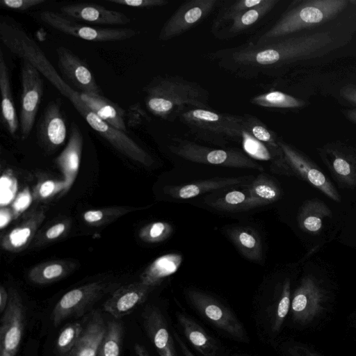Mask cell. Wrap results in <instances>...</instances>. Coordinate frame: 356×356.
I'll list each match as a JSON object with an SVG mask.
<instances>
[{"label":"cell","mask_w":356,"mask_h":356,"mask_svg":"<svg viewBox=\"0 0 356 356\" xmlns=\"http://www.w3.org/2000/svg\"><path fill=\"white\" fill-rule=\"evenodd\" d=\"M334 42L328 32L289 35L261 44H247L216 52L215 57L225 68L241 76L268 74L273 70L312 58Z\"/></svg>","instance_id":"1"},{"label":"cell","mask_w":356,"mask_h":356,"mask_svg":"<svg viewBox=\"0 0 356 356\" xmlns=\"http://www.w3.org/2000/svg\"><path fill=\"white\" fill-rule=\"evenodd\" d=\"M143 91L147 110L165 120L173 122L192 108L211 109L208 91L198 83L179 76H156Z\"/></svg>","instance_id":"2"},{"label":"cell","mask_w":356,"mask_h":356,"mask_svg":"<svg viewBox=\"0 0 356 356\" xmlns=\"http://www.w3.org/2000/svg\"><path fill=\"white\" fill-rule=\"evenodd\" d=\"M348 3L347 0L302 1L288 9L273 26L249 42L261 44L323 23L336 16Z\"/></svg>","instance_id":"3"},{"label":"cell","mask_w":356,"mask_h":356,"mask_svg":"<svg viewBox=\"0 0 356 356\" xmlns=\"http://www.w3.org/2000/svg\"><path fill=\"white\" fill-rule=\"evenodd\" d=\"M0 39L14 54L31 63L65 97L74 93L57 73L38 44L14 20L3 18L0 22Z\"/></svg>","instance_id":"4"},{"label":"cell","mask_w":356,"mask_h":356,"mask_svg":"<svg viewBox=\"0 0 356 356\" xmlns=\"http://www.w3.org/2000/svg\"><path fill=\"white\" fill-rule=\"evenodd\" d=\"M181 122L197 138L225 146L231 140H242L244 117L211 109L192 108L179 116Z\"/></svg>","instance_id":"5"},{"label":"cell","mask_w":356,"mask_h":356,"mask_svg":"<svg viewBox=\"0 0 356 356\" xmlns=\"http://www.w3.org/2000/svg\"><path fill=\"white\" fill-rule=\"evenodd\" d=\"M191 307L224 337L240 343L249 342L245 328L234 311L213 295L200 289L185 291Z\"/></svg>","instance_id":"6"},{"label":"cell","mask_w":356,"mask_h":356,"mask_svg":"<svg viewBox=\"0 0 356 356\" xmlns=\"http://www.w3.org/2000/svg\"><path fill=\"white\" fill-rule=\"evenodd\" d=\"M170 149L191 162L264 171L262 165L237 149H213L183 139L175 140Z\"/></svg>","instance_id":"7"},{"label":"cell","mask_w":356,"mask_h":356,"mask_svg":"<svg viewBox=\"0 0 356 356\" xmlns=\"http://www.w3.org/2000/svg\"><path fill=\"white\" fill-rule=\"evenodd\" d=\"M69 100L91 128L121 154L145 166L154 163L152 157L125 132L110 126L91 111L81 101L79 92L75 91Z\"/></svg>","instance_id":"8"},{"label":"cell","mask_w":356,"mask_h":356,"mask_svg":"<svg viewBox=\"0 0 356 356\" xmlns=\"http://www.w3.org/2000/svg\"><path fill=\"white\" fill-rule=\"evenodd\" d=\"M40 19L53 29L65 34L92 42H115L130 39L138 34L131 28H104L83 25L63 15L51 10H44Z\"/></svg>","instance_id":"9"},{"label":"cell","mask_w":356,"mask_h":356,"mask_svg":"<svg viewBox=\"0 0 356 356\" xmlns=\"http://www.w3.org/2000/svg\"><path fill=\"white\" fill-rule=\"evenodd\" d=\"M291 282L286 279L280 289L271 297L260 299L254 309V318L259 334L271 339L281 330L291 307Z\"/></svg>","instance_id":"10"},{"label":"cell","mask_w":356,"mask_h":356,"mask_svg":"<svg viewBox=\"0 0 356 356\" xmlns=\"http://www.w3.org/2000/svg\"><path fill=\"white\" fill-rule=\"evenodd\" d=\"M109 284L93 282L74 288L65 293L55 305L52 314L54 326L70 318L83 316L90 307L106 293Z\"/></svg>","instance_id":"11"},{"label":"cell","mask_w":356,"mask_h":356,"mask_svg":"<svg viewBox=\"0 0 356 356\" xmlns=\"http://www.w3.org/2000/svg\"><path fill=\"white\" fill-rule=\"evenodd\" d=\"M22 95L19 124L21 136L26 139L35 123L44 92L40 72L28 60L22 59L20 67Z\"/></svg>","instance_id":"12"},{"label":"cell","mask_w":356,"mask_h":356,"mask_svg":"<svg viewBox=\"0 0 356 356\" xmlns=\"http://www.w3.org/2000/svg\"><path fill=\"white\" fill-rule=\"evenodd\" d=\"M9 300L2 314L0 326V356H15L25 326V311L22 298L14 288L8 290Z\"/></svg>","instance_id":"13"},{"label":"cell","mask_w":356,"mask_h":356,"mask_svg":"<svg viewBox=\"0 0 356 356\" xmlns=\"http://www.w3.org/2000/svg\"><path fill=\"white\" fill-rule=\"evenodd\" d=\"M278 145L290 175L301 178L332 200L341 202V195L336 188L314 163L286 143L278 140Z\"/></svg>","instance_id":"14"},{"label":"cell","mask_w":356,"mask_h":356,"mask_svg":"<svg viewBox=\"0 0 356 356\" xmlns=\"http://www.w3.org/2000/svg\"><path fill=\"white\" fill-rule=\"evenodd\" d=\"M58 66L63 81L79 93L103 95L94 75L84 60L69 49L56 48Z\"/></svg>","instance_id":"15"},{"label":"cell","mask_w":356,"mask_h":356,"mask_svg":"<svg viewBox=\"0 0 356 356\" xmlns=\"http://www.w3.org/2000/svg\"><path fill=\"white\" fill-rule=\"evenodd\" d=\"M217 3V0H191L185 2L163 26L159 40L166 41L183 34L205 18Z\"/></svg>","instance_id":"16"},{"label":"cell","mask_w":356,"mask_h":356,"mask_svg":"<svg viewBox=\"0 0 356 356\" xmlns=\"http://www.w3.org/2000/svg\"><path fill=\"white\" fill-rule=\"evenodd\" d=\"M143 328L159 356H179L178 347L168 321L161 309L147 305L143 311Z\"/></svg>","instance_id":"17"},{"label":"cell","mask_w":356,"mask_h":356,"mask_svg":"<svg viewBox=\"0 0 356 356\" xmlns=\"http://www.w3.org/2000/svg\"><path fill=\"white\" fill-rule=\"evenodd\" d=\"M36 135L40 145L47 151H54L64 144L67 126L59 99L47 104L38 121Z\"/></svg>","instance_id":"18"},{"label":"cell","mask_w":356,"mask_h":356,"mask_svg":"<svg viewBox=\"0 0 356 356\" xmlns=\"http://www.w3.org/2000/svg\"><path fill=\"white\" fill-rule=\"evenodd\" d=\"M154 289L141 282L120 286L104 303V310L119 319L142 305Z\"/></svg>","instance_id":"19"},{"label":"cell","mask_w":356,"mask_h":356,"mask_svg":"<svg viewBox=\"0 0 356 356\" xmlns=\"http://www.w3.org/2000/svg\"><path fill=\"white\" fill-rule=\"evenodd\" d=\"M178 325L191 346L201 356H226V350L215 337L188 314H177Z\"/></svg>","instance_id":"20"},{"label":"cell","mask_w":356,"mask_h":356,"mask_svg":"<svg viewBox=\"0 0 356 356\" xmlns=\"http://www.w3.org/2000/svg\"><path fill=\"white\" fill-rule=\"evenodd\" d=\"M322 300V291L315 280L310 276L305 277L291 299L293 318L300 323L312 320L319 311Z\"/></svg>","instance_id":"21"},{"label":"cell","mask_w":356,"mask_h":356,"mask_svg":"<svg viewBox=\"0 0 356 356\" xmlns=\"http://www.w3.org/2000/svg\"><path fill=\"white\" fill-rule=\"evenodd\" d=\"M64 16L87 23L109 25H125L131 19L118 10L88 3L67 4L60 8Z\"/></svg>","instance_id":"22"},{"label":"cell","mask_w":356,"mask_h":356,"mask_svg":"<svg viewBox=\"0 0 356 356\" xmlns=\"http://www.w3.org/2000/svg\"><path fill=\"white\" fill-rule=\"evenodd\" d=\"M83 141V135L79 127L75 122H72L67 145L56 159V164L64 176V193L71 188L79 172Z\"/></svg>","instance_id":"23"},{"label":"cell","mask_w":356,"mask_h":356,"mask_svg":"<svg viewBox=\"0 0 356 356\" xmlns=\"http://www.w3.org/2000/svg\"><path fill=\"white\" fill-rule=\"evenodd\" d=\"M254 177L245 176L238 177H216L193 181L189 184L168 186L165 193L174 199L186 200L201 194L236 185H248Z\"/></svg>","instance_id":"24"},{"label":"cell","mask_w":356,"mask_h":356,"mask_svg":"<svg viewBox=\"0 0 356 356\" xmlns=\"http://www.w3.org/2000/svg\"><path fill=\"white\" fill-rule=\"evenodd\" d=\"M45 218L43 209L34 211L18 226L5 234L1 238L3 249L16 252L24 249L33 238Z\"/></svg>","instance_id":"25"},{"label":"cell","mask_w":356,"mask_h":356,"mask_svg":"<svg viewBox=\"0 0 356 356\" xmlns=\"http://www.w3.org/2000/svg\"><path fill=\"white\" fill-rule=\"evenodd\" d=\"M106 327L101 314L98 312L92 313L70 356H97Z\"/></svg>","instance_id":"26"},{"label":"cell","mask_w":356,"mask_h":356,"mask_svg":"<svg viewBox=\"0 0 356 356\" xmlns=\"http://www.w3.org/2000/svg\"><path fill=\"white\" fill-rule=\"evenodd\" d=\"M81 101L110 126L127 132L126 111L103 95L79 93Z\"/></svg>","instance_id":"27"},{"label":"cell","mask_w":356,"mask_h":356,"mask_svg":"<svg viewBox=\"0 0 356 356\" xmlns=\"http://www.w3.org/2000/svg\"><path fill=\"white\" fill-rule=\"evenodd\" d=\"M0 90L1 96V122L12 136L16 134L19 120L13 97L9 71L3 50L0 49Z\"/></svg>","instance_id":"28"},{"label":"cell","mask_w":356,"mask_h":356,"mask_svg":"<svg viewBox=\"0 0 356 356\" xmlns=\"http://www.w3.org/2000/svg\"><path fill=\"white\" fill-rule=\"evenodd\" d=\"M277 3V0H264L261 4L256 7L240 13L229 20L213 26V29H216L222 24H225L224 26L225 32L222 33L225 35V38L236 36L259 23L270 13Z\"/></svg>","instance_id":"29"},{"label":"cell","mask_w":356,"mask_h":356,"mask_svg":"<svg viewBox=\"0 0 356 356\" xmlns=\"http://www.w3.org/2000/svg\"><path fill=\"white\" fill-rule=\"evenodd\" d=\"M248 200L246 210L271 204L281 196L278 183L266 174H260L247 185Z\"/></svg>","instance_id":"30"},{"label":"cell","mask_w":356,"mask_h":356,"mask_svg":"<svg viewBox=\"0 0 356 356\" xmlns=\"http://www.w3.org/2000/svg\"><path fill=\"white\" fill-rule=\"evenodd\" d=\"M182 256L168 253L154 259L142 273L140 282L153 289L174 274L180 267Z\"/></svg>","instance_id":"31"},{"label":"cell","mask_w":356,"mask_h":356,"mask_svg":"<svg viewBox=\"0 0 356 356\" xmlns=\"http://www.w3.org/2000/svg\"><path fill=\"white\" fill-rule=\"evenodd\" d=\"M332 216L329 207L321 200H307L300 208L298 214L299 227L305 232L318 233L323 227L325 218Z\"/></svg>","instance_id":"32"},{"label":"cell","mask_w":356,"mask_h":356,"mask_svg":"<svg viewBox=\"0 0 356 356\" xmlns=\"http://www.w3.org/2000/svg\"><path fill=\"white\" fill-rule=\"evenodd\" d=\"M227 234L246 259L255 262L262 260L261 241L254 230L248 227H236L228 230Z\"/></svg>","instance_id":"33"},{"label":"cell","mask_w":356,"mask_h":356,"mask_svg":"<svg viewBox=\"0 0 356 356\" xmlns=\"http://www.w3.org/2000/svg\"><path fill=\"white\" fill-rule=\"evenodd\" d=\"M74 264L65 261H51L33 267L29 273V280L37 284H50L61 280L73 270Z\"/></svg>","instance_id":"34"},{"label":"cell","mask_w":356,"mask_h":356,"mask_svg":"<svg viewBox=\"0 0 356 356\" xmlns=\"http://www.w3.org/2000/svg\"><path fill=\"white\" fill-rule=\"evenodd\" d=\"M331 159L326 161L333 177L343 187L356 186V162L341 154L332 152Z\"/></svg>","instance_id":"35"},{"label":"cell","mask_w":356,"mask_h":356,"mask_svg":"<svg viewBox=\"0 0 356 356\" xmlns=\"http://www.w3.org/2000/svg\"><path fill=\"white\" fill-rule=\"evenodd\" d=\"M123 338L124 326L122 322L109 321L97 356H120Z\"/></svg>","instance_id":"36"},{"label":"cell","mask_w":356,"mask_h":356,"mask_svg":"<svg viewBox=\"0 0 356 356\" xmlns=\"http://www.w3.org/2000/svg\"><path fill=\"white\" fill-rule=\"evenodd\" d=\"M250 102L266 108H295L303 106L305 102L283 92L273 90L256 95Z\"/></svg>","instance_id":"37"},{"label":"cell","mask_w":356,"mask_h":356,"mask_svg":"<svg viewBox=\"0 0 356 356\" xmlns=\"http://www.w3.org/2000/svg\"><path fill=\"white\" fill-rule=\"evenodd\" d=\"M83 329L82 325L78 322L69 323L63 327L56 342L58 356H70Z\"/></svg>","instance_id":"38"},{"label":"cell","mask_w":356,"mask_h":356,"mask_svg":"<svg viewBox=\"0 0 356 356\" xmlns=\"http://www.w3.org/2000/svg\"><path fill=\"white\" fill-rule=\"evenodd\" d=\"M248 200V191L246 187L243 190H232L225 195L212 201L211 204L217 209L236 211L246 210Z\"/></svg>","instance_id":"39"},{"label":"cell","mask_w":356,"mask_h":356,"mask_svg":"<svg viewBox=\"0 0 356 356\" xmlns=\"http://www.w3.org/2000/svg\"><path fill=\"white\" fill-rule=\"evenodd\" d=\"M173 232L172 226L163 221L151 222L139 232V237L146 243H160L170 237Z\"/></svg>","instance_id":"40"},{"label":"cell","mask_w":356,"mask_h":356,"mask_svg":"<svg viewBox=\"0 0 356 356\" xmlns=\"http://www.w3.org/2000/svg\"><path fill=\"white\" fill-rule=\"evenodd\" d=\"M263 1L264 0H238L229 1V5L222 6L219 11L217 18L214 22V26L229 20L240 13L256 7Z\"/></svg>","instance_id":"41"},{"label":"cell","mask_w":356,"mask_h":356,"mask_svg":"<svg viewBox=\"0 0 356 356\" xmlns=\"http://www.w3.org/2000/svg\"><path fill=\"white\" fill-rule=\"evenodd\" d=\"M17 180L10 170H5L0 179V205L6 207L17 196Z\"/></svg>","instance_id":"42"},{"label":"cell","mask_w":356,"mask_h":356,"mask_svg":"<svg viewBox=\"0 0 356 356\" xmlns=\"http://www.w3.org/2000/svg\"><path fill=\"white\" fill-rule=\"evenodd\" d=\"M242 143L245 152L251 156L261 160L274 161L268 148L261 142L254 138L245 129L243 133Z\"/></svg>","instance_id":"43"},{"label":"cell","mask_w":356,"mask_h":356,"mask_svg":"<svg viewBox=\"0 0 356 356\" xmlns=\"http://www.w3.org/2000/svg\"><path fill=\"white\" fill-rule=\"evenodd\" d=\"M128 209H92L83 213V220L92 225H99L111 220L113 218L127 213Z\"/></svg>","instance_id":"44"},{"label":"cell","mask_w":356,"mask_h":356,"mask_svg":"<svg viewBox=\"0 0 356 356\" xmlns=\"http://www.w3.org/2000/svg\"><path fill=\"white\" fill-rule=\"evenodd\" d=\"M65 183L64 180L46 179L39 182L33 192L34 197L37 200L50 198L57 193L65 191Z\"/></svg>","instance_id":"45"},{"label":"cell","mask_w":356,"mask_h":356,"mask_svg":"<svg viewBox=\"0 0 356 356\" xmlns=\"http://www.w3.org/2000/svg\"><path fill=\"white\" fill-rule=\"evenodd\" d=\"M33 196L29 188H24L19 192L11 205L14 220L18 218L31 204Z\"/></svg>","instance_id":"46"},{"label":"cell","mask_w":356,"mask_h":356,"mask_svg":"<svg viewBox=\"0 0 356 356\" xmlns=\"http://www.w3.org/2000/svg\"><path fill=\"white\" fill-rule=\"evenodd\" d=\"M127 125L129 128H136L141 125L148 116L139 102L131 105L126 112Z\"/></svg>","instance_id":"47"},{"label":"cell","mask_w":356,"mask_h":356,"mask_svg":"<svg viewBox=\"0 0 356 356\" xmlns=\"http://www.w3.org/2000/svg\"><path fill=\"white\" fill-rule=\"evenodd\" d=\"M46 0H1L2 8L17 12H24L44 3Z\"/></svg>","instance_id":"48"},{"label":"cell","mask_w":356,"mask_h":356,"mask_svg":"<svg viewBox=\"0 0 356 356\" xmlns=\"http://www.w3.org/2000/svg\"><path fill=\"white\" fill-rule=\"evenodd\" d=\"M108 1L120 6L138 8L163 6L168 3L165 0H108Z\"/></svg>","instance_id":"49"},{"label":"cell","mask_w":356,"mask_h":356,"mask_svg":"<svg viewBox=\"0 0 356 356\" xmlns=\"http://www.w3.org/2000/svg\"><path fill=\"white\" fill-rule=\"evenodd\" d=\"M66 227L67 225L64 222L54 224L47 229L44 237L47 240H54L65 232Z\"/></svg>","instance_id":"50"},{"label":"cell","mask_w":356,"mask_h":356,"mask_svg":"<svg viewBox=\"0 0 356 356\" xmlns=\"http://www.w3.org/2000/svg\"><path fill=\"white\" fill-rule=\"evenodd\" d=\"M288 352L292 356H321L318 353L300 345H291L288 348Z\"/></svg>","instance_id":"51"},{"label":"cell","mask_w":356,"mask_h":356,"mask_svg":"<svg viewBox=\"0 0 356 356\" xmlns=\"http://www.w3.org/2000/svg\"><path fill=\"white\" fill-rule=\"evenodd\" d=\"M14 219L11 209L1 207L0 209V228L3 229Z\"/></svg>","instance_id":"52"},{"label":"cell","mask_w":356,"mask_h":356,"mask_svg":"<svg viewBox=\"0 0 356 356\" xmlns=\"http://www.w3.org/2000/svg\"><path fill=\"white\" fill-rule=\"evenodd\" d=\"M341 94L348 101L356 105V86H346L341 90Z\"/></svg>","instance_id":"53"},{"label":"cell","mask_w":356,"mask_h":356,"mask_svg":"<svg viewBox=\"0 0 356 356\" xmlns=\"http://www.w3.org/2000/svg\"><path fill=\"white\" fill-rule=\"evenodd\" d=\"M9 300L8 291L3 286H0V312L3 313L7 307Z\"/></svg>","instance_id":"54"},{"label":"cell","mask_w":356,"mask_h":356,"mask_svg":"<svg viewBox=\"0 0 356 356\" xmlns=\"http://www.w3.org/2000/svg\"><path fill=\"white\" fill-rule=\"evenodd\" d=\"M134 353L135 356H150L145 347L140 343L135 344Z\"/></svg>","instance_id":"55"},{"label":"cell","mask_w":356,"mask_h":356,"mask_svg":"<svg viewBox=\"0 0 356 356\" xmlns=\"http://www.w3.org/2000/svg\"><path fill=\"white\" fill-rule=\"evenodd\" d=\"M347 115L350 120L356 123V109L348 111Z\"/></svg>","instance_id":"56"},{"label":"cell","mask_w":356,"mask_h":356,"mask_svg":"<svg viewBox=\"0 0 356 356\" xmlns=\"http://www.w3.org/2000/svg\"><path fill=\"white\" fill-rule=\"evenodd\" d=\"M234 356H248V355H235Z\"/></svg>","instance_id":"57"}]
</instances>
